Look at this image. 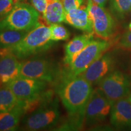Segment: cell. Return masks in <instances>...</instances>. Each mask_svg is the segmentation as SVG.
<instances>
[{
	"instance_id": "obj_5",
	"label": "cell",
	"mask_w": 131,
	"mask_h": 131,
	"mask_svg": "<svg viewBox=\"0 0 131 131\" xmlns=\"http://www.w3.org/2000/svg\"><path fill=\"white\" fill-rule=\"evenodd\" d=\"M62 73L57 64L45 57L36 56L22 63L20 77L55 84Z\"/></svg>"
},
{
	"instance_id": "obj_8",
	"label": "cell",
	"mask_w": 131,
	"mask_h": 131,
	"mask_svg": "<svg viewBox=\"0 0 131 131\" xmlns=\"http://www.w3.org/2000/svg\"><path fill=\"white\" fill-rule=\"evenodd\" d=\"M98 84V88L113 104L128 96L131 90L128 77L118 70L109 73Z\"/></svg>"
},
{
	"instance_id": "obj_12",
	"label": "cell",
	"mask_w": 131,
	"mask_h": 131,
	"mask_svg": "<svg viewBox=\"0 0 131 131\" xmlns=\"http://www.w3.org/2000/svg\"><path fill=\"white\" fill-rule=\"evenodd\" d=\"M115 60L110 53H104L95 61L81 75L92 85L98 84L106 75L112 72Z\"/></svg>"
},
{
	"instance_id": "obj_27",
	"label": "cell",
	"mask_w": 131,
	"mask_h": 131,
	"mask_svg": "<svg viewBox=\"0 0 131 131\" xmlns=\"http://www.w3.org/2000/svg\"><path fill=\"white\" fill-rule=\"evenodd\" d=\"M128 98H129V100L130 101V102L131 103V90L130 93H129V95H128Z\"/></svg>"
},
{
	"instance_id": "obj_19",
	"label": "cell",
	"mask_w": 131,
	"mask_h": 131,
	"mask_svg": "<svg viewBox=\"0 0 131 131\" xmlns=\"http://www.w3.org/2000/svg\"><path fill=\"white\" fill-rule=\"evenodd\" d=\"M22 103L7 86L0 88V113L11 111Z\"/></svg>"
},
{
	"instance_id": "obj_18",
	"label": "cell",
	"mask_w": 131,
	"mask_h": 131,
	"mask_svg": "<svg viewBox=\"0 0 131 131\" xmlns=\"http://www.w3.org/2000/svg\"><path fill=\"white\" fill-rule=\"evenodd\" d=\"M27 31L15 30H0V49L14 47L27 35Z\"/></svg>"
},
{
	"instance_id": "obj_24",
	"label": "cell",
	"mask_w": 131,
	"mask_h": 131,
	"mask_svg": "<svg viewBox=\"0 0 131 131\" xmlns=\"http://www.w3.org/2000/svg\"><path fill=\"white\" fill-rule=\"evenodd\" d=\"M66 13L72 9H78L84 3V0H62Z\"/></svg>"
},
{
	"instance_id": "obj_14",
	"label": "cell",
	"mask_w": 131,
	"mask_h": 131,
	"mask_svg": "<svg viewBox=\"0 0 131 131\" xmlns=\"http://www.w3.org/2000/svg\"><path fill=\"white\" fill-rule=\"evenodd\" d=\"M66 23L88 34H94V23L87 6H80L66 13Z\"/></svg>"
},
{
	"instance_id": "obj_21",
	"label": "cell",
	"mask_w": 131,
	"mask_h": 131,
	"mask_svg": "<svg viewBox=\"0 0 131 131\" xmlns=\"http://www.w3.org/2000/svg\"><path fill=\"white\" fill-rule=\"evenodd\" d=\"M50 40L53 42L66 41L70 37V32L64 26L59 24L50 25Z\"/></svg>"
},
{
	"instance_id": "obj_11",
	"label": "cell",
	"mask_w": 131,
	"mask_h": 131,
	"mask_svg": "<svg viewBox=\"0 0 131 131\" xmlns=\"http://www.w3.org/2000/svg\"><path fill=\"white\" fill-rule=\"evenodd\" d=\"M7 49H0V84L4 86L20 77L22 62Z\"/></svg>"
},
{
	"instance_id": "obj_16",
	"label": "cell",
	"mask_w": 131,
	"mask_h": 131,
	"mask_svg": "<svg viewBox=\"0 0 131 131\" xmlns=\"http://www.w3.org/2000/svg\"><path fill=\"white\" fill-rule=\"evenodd\" d=\"M23 102V101H22ZM24 115L23 103L7 112L0 113V131L16 130Z\"/></svg>"
},
{
	"instance_id": "obj_13",
	"label": "cell",
	"mask_w": 131,
	"mask_h": 131,
	"mask_svg": "<svg viewBox=\"0 0 131 131\" xmlns=\"http://www.w3.org/2000/svg\"><path fill=\"white\" fill-rule=\"evenodd\" d=\"M110 122L117 129L131 128V103L128 96L115 102L110 112Z\"/></svg>"
},
{
	"instance_id": "obj_7",
	"label": "cell",
	"mask_w": 131,
	"mask_h": 131,
	"mask_svg": "<svg viewBox=\"0 0 131 131\" xmlns=\"http://www.w3.org/2000/svg\"><path fill=\"white\" fill-rule=\"evenodd\" d=\"M112 105L99 88L93 90L85 111V126L94 127L103 123L110 114Z\"/></svg>"
},
{
	"instance_id": "obj_1",
	"label": "cell",
	"mask_w": 131,
	"mask_h": 131,
	"mask_svg": "<svg viewBox=\"0 0 131 131\" xmlns=\"http://www.w3.org/2000/svg\"><path fill=\"white\" fill-rule=\"evenodd\" d=\"M55 85V91L69 114L67 119L75 130L84 123L86 107L93 89L92 84L81 75L69 77L62 72Z\"/></svg>"
},
{
	"instance_id": "obj_4",
	"label": "cell",
	"mask_w": 131,
	"mask_h": 131,
	"mask_svg": "<svg viewBox=\"0 0 131 131\" xmlns=\"http://www.w3.org/2000/svg\"><path fill=\"white\" fill-rule=\"evenodd\" d=\"M39 12L27 3L19 2L6 17L0 21V30L29 32L40 25Z\"/></svg>"
},
{
	"instance_id": "obj_25",
	"label": "cell",
	"mask_w": 131,
	"mask_h": 131,
	"mask_svg": "<svg viewBox=\"0 0 131 131\" xmlns=\"http://www.w3.org/2000/svg\"><path fill=\"white\" fill-rule=\"evenodd\" d=\"M31 3L38 12L44 14L47 6V0H31Z\"/></svg>"
},
{
	"instance_id": "obj_26",
	"label": "cell",
	"mask_w": 131,
	"mask_h": 131,
	"mask_svg": "<svg viewBox=\"0 0 131 131\" xmlns=\"http://www.w3.org/2000/svg\"><path fill=\"white\" fill-rule=\"evenodd\" d=\"M91 1L95 4L101 6V7H104L105 6L107 0H91Z\"/></svg>"
},
{
	"instance_id": "obj_6",
	"label": "cell",
	"mask_w": 131,
	"mask_h": 131,
	"mask_svg": "<svg viewBox=\"0 0 131 131\" xmlns=\"http://www.w3.org/2000/svg\"><path fill=\"white\" fill-rule=\"evenodd\" d=\"M109 47L110 43L107 40H93L75 57L68 68L62 72L64 75L69 77L81 75L103 55Z\"/></svg>"
},
{
	"instance_id": "obj_20",
	"label": "cell",
	"mask_w": 131,
	"mask_h": 131,
	"mask_svg": "<svg viewBox=\"0 0 131 131\" xmlns=\"http://www.w3.org/2000/svg\"><path fill=\"white\" fill-rule=\"evenodd\" d=\"M111 12L118 18H123L131 11V0H111Z\"/></svg>"
},
{
	"instance_id": "obj_15",
	"label": "cell",
	"mask_w": 131,
	"mask_h": 131,
	"mask_svg": "<svg viewBox=\"0 0 131 131\" xmlns=\"http://www.w3.org/2000/svg\"><path fill=\"white\" fill-rule=\"evenodd\" d=\"M93 34H86L75 36L65 46L64 63L69 65L75 57L93 41Z\"/></svg>"
},
{
	"instance_id": "obj_2",
	"label": "cell",
	"mask_w": 131,
	"mask_h": 131,
	"mask_svg": "<svg viewBox=\"0 0 131 131\" xmlns=\"http://www.w3.org/2000/svg\"><path fill=\"white\" fill-rule=\"evenodd\" d=\"M53 43L50 40V27L40 24L28 32L14 47L7 49L19 60H24L46 51Z\"/></svg>"
},
{
	"instance_id": "obj_17",
	"label": "cell",
	"mask_w": 131,
	"mask_h": 131,
	"mask_svg": "<svg viewBox=\"0 0 131 131\" xmlns=\"http://www.w3.org/2000/svg\"><path fill=\"white\" fill-rule=\"evenodd\" d=\"M43 18L47 24H59L66 23V12L60 0H47V6Z\"/></svg>"
},
{
	"instance_id": "obj_23",
	"label": "cell",
	"mask_w": 131,
	"mask_h": 131,
	"mask_svg": "<svg viewBox=\"0 0 131 131\" xmlns=\"http://www.w3.org/2000/svg\"><path fill=\"white\" fill-rule=\"evenodd\" d=\"M117 47L123 50H131V31L124 33L119 39Z\"/></svg>"
},
{
	"instance_id": "obj_10",
	"label": "cell",
	"mask_w": 131,
	"mask_h": 131,
	"mask_svg": "<svg viewBox=\"0 0 131 131\" xmlns=\"http://www.w3.org/2000/svg\"><path fill=\"white\" fill-rule=\"evenodd\" d=\"M88 12L94 23V32L103 40H107L114 35L115 24L113 18L104 7L98 6L88 0Z\"/></svg>"
},
{
	"instance_id": "obj_22",
	"label": "cell",
	"mask_w": 131,
	"mask_h": 131,
	"mask_svg": "<svg viewBox=\"0 0 131 131\" xmlns=\"http://www.w3.org/2000/svg\"><path fill=\"white\" fill-rule=\"evenodd\" d=\"M21 0H0V21L6 17Z\"/></svg>"
},
{
	"instance_id": "obj_28",
	"label": "cell",
	"mask_w": 131,
	"mask_h": 131,
	"mask_svg": "<svg viewBox=\"0 0 131 131\" xmlns=\"http://www.w3.org/2000/svg\"><path fill=\"white\" fill-rule=\"evenodd\" d=\"M129 30L131 31V22H130V23L129 24Z\"/></svg>"
},
{
	"instance_id": "obj_3",
	"label": "cell",
	"mask_w": 131,
	"mask_h": 131,
	"mask_svg": "<svg viewBox=\"0 0 131 131\" xmlns=\"http://www.w3.org/2000/svg\"><path fill=\"white\" fill-rule=\"evenodd\" d=\"M60 119L58 98L54 97L35 110L25 114L21 121V128L26 130H40L55 127Z\"/></svg>"
},
{
	"instance_id": "obj_29",
	"label": "cell",
	"mask_w": 131,
	"mask_h": 131,
	"mask_svg": "<svg viewBox=\"0 0 131 131\" xmlns=\"http://www.w3.org/2000/svg\"><path fill=\"white\" fill-rule=\"evenodd\" d=\"M130 72H131V68H130Z\"/></svg>"
},
{
	"instance_id": "obj_9",
	"label": "cell",
	"mask_w": 131,
	"mask_h": 131,
	"mask_svg": "<svg viewBox=\"0 0 131 131\" xmlns=\"http://www.w3.org/2000/svg\"><path fill=\"white\" fill-rule=\"evenodd\" d=\"M48 83L42 80L19 77L5 86L21 101L32 100L46 90Z\"/></svg>"
}]
</instances>
